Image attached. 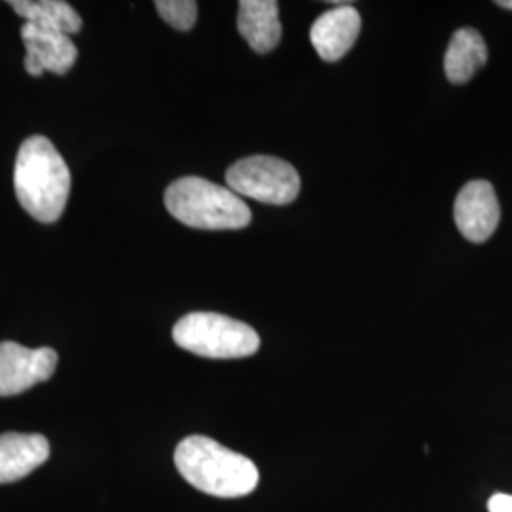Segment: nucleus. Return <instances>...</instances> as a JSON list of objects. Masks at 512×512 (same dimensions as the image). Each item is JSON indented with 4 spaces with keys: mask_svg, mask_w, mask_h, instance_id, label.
I'll return each instance as SVG.
<instances>
[{
    "mask_svg": "<svg viewBox=\"0 0 512 512\" xmlns=\"http://www.w3.org/2000/svg\"><path fill=\"white\" fill-rule=\"evenodd\" d=\"M14 190L21 207L38 222H55L63 215L71 171L48 137H29L19 147Z\"/></svg>",
    "mask_w": 512,
    "mask_h": 512,
    "instance_id": "1",
    "label": "nucleus"
},
{
    "mask_svg": "<svg viewBox=\"0 0 512 512\" xmlns=\"http://www.w3.org/2000/svg\"><path fill=\"white\" fill-rule=\"evenodd\" d=\"M175 465L190 486L226 499L251 494L260 478L251 459L202 435H192L177 446Z\"/></svg>",
    "mask_w": 512,
    "mask_h": 512,
    "instance_id": "2",
    "label": "nucleus"
},
{
    "mask_svg": "<svg viewBox=\"0 0 512 512\" xmlns=\"http://www.w3.org/2000/svg\"><path fill=\"white\" fill-rule=\"evenodd\" d=\"M167 211L198 230H239L249 226L251 209L230 188L202 177H183L165 190Z\"/></svg>",
    "mask_w": 512,
    "mask_h": 512,
    "instance_id": "3",
    "label": "nucleus"
},
{
    "mask_svg": "<svg viewBox=\"0 0 512 512\" xmlns=\"http://www.w3.org/2000/svg\"><path fill=\"white\" fill-rule=\"evenodd\" d=\"M173 340L179 348L207 359H241L260 348L253 327L213 311L184 315L173 327Z\"/></svg>",
    "mask_w": 512,
    "mask_h": 512,
    "instance_id": "4",
    "label": "nucleus"
},
{
    "mask_svg": "<svg viewBox=\"0 0 512 512\" xmlns=\"http://www.w3.org/2000/svg\"><path fill=\"white\" fill-rule=\"evenodd\" d=\"M226 183L238 196L268 205H287L300 192V175L293 165L274 156H249L226 171Z\"/></svg>",
    "mask_w": 512,
    "mask_h": 512,
    "instance_id": "5",
    "label": "nucleus"
},
{
    "mask_svg": "<svg viewBox=\"0 0 512 512\" xmlns=\"http://www.w3.org/2000/svg\"><path fill=\"white\" fill-rule=\"evenodd\" d=\"M57 353L52 348L29 349L0 342V397L19 395L52 378Z\"/></svg>",
    "mask_w": 512,
    "mask_h": 512,
    "instance_id": "6",
    "label": "nucleus"
},
{
    "mask_svg": "<svg viewBox=\"0 0 512 512\" xmlns=\"http://www.w3.org/2000/svg\"><path fill=\"white\" fill-rule=\"evenodd\" d=\"M454 219L463 238L482 243L494 236L501 219V209L494 186L488 181H471L459 190Z\"/></svg>",
    "mask_w": 512,
    "mask_h": 512,
    "instance_id": "7",
    "label": "nucleus"
},
{
    "mask_svg": "<svg viewBox=\"0 0 512 512\" xmlns=\"http://www.w3.org/2000/svg\"><path fill=\"white\" fill-rule=\"evenodd\" d=\"M21 40L27 50L25 71L31 76H40L44 71L54 74L69 73L78 59L73 38L65 33L25 23L21 27Z\"/></svg>",
    "mask_w": 512,
    "mask_h": 512,
    "instance_id": "8",
    "label": "nucleus"
},
{
    "mask_svg": "<svg viewBox=\"0 0 512 512\" xmlns=\"http://www.w3.org/2000/svg\"><path fill=\"white\" fill-rule=\"evenodd\" d=\"M361 33V14L353 4L330 8L311 25L310 40L323 61H338L353 48Z\"/></svg>",
    "mask_w": 512,
    "mask_h": 512,
    "instance_id": "9",
    "label": "nucleus"
},
{
    "mask_svg": "<svg viewBox=\"0 0 512 512\" xmlns=\"http://www.w3.org/2000/svg\"><path fill=\"white\" fill-rule=\"evenodd\" d=\"M50 458V442L42 435H0V484H10L33 473Z\"/></svg>",
    "mask_w": 512,
    "mask_h": 512,
    "instance_id": "10",
    "label": "nucleus"
},
{
    "mask_svg": "<svg viewBox=\"0 0 512 512\" xmlns=\"http://www.w3.org/2000/svg\"><path fill=\"white\" fill-rule=\"evenodd\" d=\"M238 29L256 54H268L281 40L279 4L274 0H241Z\"/></svg>",
    "mask_w": 512,
    "mask_h": 512,
    "instance_id": "11",
    "label": "nucleus"
},
{
    "mask_svg": "<svg viewBox=\"0 0 512 512\" xmlns=\"http://www.w3.org/2000/svg\"><path fill=\"white\" fill-rule=\"evenodd\" d=\"M488 63V46L482 35L463 27L454 33L444 55V73L452 84L469 82Z\"/></svg>",
    "mask_w": 512,
    "mask_h": 512,
    "instance_id": "12",
    "label": "nucleus"
},
{
    "mask_svg": "<svg viewBox=\"0 0 512 512\" xmlns=\"http://www.w3.org/2000/svg\"><path fill=\"white\" fill-rule=\"evenodd\" d=\"M8 6L27 23L42 29L59 31L69 37L82 29L80 14L65 0H10Z\"/></svg>",
    "mask_w": 512,
    "mask_h": 512,
    "instance_id": "13",
    "label": "nucleus"
},
{
    "mask_svg": "<svg viewBox=\"0 0 512 512\" xmlns=\"http://www.w3.org/2000/svg\"><path fill=\"white\" fill-rule=\"evenodd\" d=\"M156 10L162 18L179 31H188L198 19V4L194 0H158Z\"/></svg>",
    "mask_w": 512,
    "mask_h": 512,
    "instance_id": "14",
    "label": "nucleus"
},
{
    "mask_svg": "<svg viewBox=\"0 0 512 512\" xmlns=\"http://www.w3.org/2000/svg\"><path fill=\"white\" fill-rule=\"evenodd\" d=\"M488 511L490 512H512V495L495 494L488 501Z\"/></svg>",
    "mask_w": 512,
    "mask_h": 512,
    "instance_id": "15",
    "label": "nucleus"
},
{
    "mask_svg": "<svg viewBox=\"0 0 512 512\" xmlns=\"http://www.w3.org/2000/svg\"><path fill=\"white\" fill-rule=\"evenodd\" d=\"M497 6L507 8V10H512V0H499V2H497Z\"/></svg>",
    "mask_w": 512,
    "mask_h": 512,
    "instance_id": "16",
    "label": "nucleus"
}]
</instances>
